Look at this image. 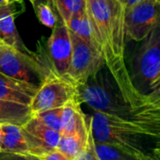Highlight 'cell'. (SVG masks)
Segmentation results:
<instances>
[{
  "mask_svg": "<svg viewBox=\"0 0 160 160\" xmlns=\"http://www.w3.org/2000/svg\"><path fill=\"white\" fill-rule=\"evenodd\" d=\"M86 7L105 65L133 112L143 96L135 88L125 63V6L119 0H86Z\"/></svg>",
  "mask_w": 160,
  "mask_h": 160,
  "instance_id": "obj_1",
  "label": "cell"
},
{
  "mask_svg": "<svg viewBox=\"0 0 160 160\" xmlns=\"http://www.w3.org/2000/svg\"><path fill=\"white\" fill-rule=\"evenodd\" d=\"M91 130L95 142L112 145L138 159L146 153L140 144L144 135L131 119L94 111L91 117Z\"/></svg>",
  "mask_w": 160,
  "mask_h": 160,
  "instance_id": "obj_2",
  "label": "cell"
},
{
  "mask_svg": "<svg viewBox=\"0 0 160 160\" xmlns=\"http://www.w3.org/2000/svg\"><path fill=\"white\" fill-rule=\"evenodd\" d=\"M112 76L103 74L101 70L88 81L77 86V97L81 104L88 105L94 111L131 119L132 109L123 99Z\"/></svg>",
  "mask_w": 160,
  "mask_h": 160,
  "instance_id": "obj_3",
  "label": "cell"
},
{
  "mask_svg": "<svg viewBox=\"0 0 160 160\" xmlns=\"http://www.w3.org/2000/svg\"><path fill=\"white\" fill-rule=\"evenodd\" d=\"M140 42L130 76L135 88L144 96L160 77V21Z\"/></svg>",
  "mask_w": 160,
  "mask_h": 160,
  "instance_id": "obj_4",
  "label": "cell"
},
{
  "mask_svg": "<svg viewBox=\"0 0 160 160\" xmlns=\"http://www.w3.org/2000/svg\"><path fill=\"white\" fill-rule=\"evenodd\" d=\"M74 99H78L77 87L49 69L29 105V108L33 116L45 110L62 108Z\"/></svg>",
  "mask_w": 160,
  "mask_h": 160,
  "instance_id": "obj_5",
  "label": "cell"
},
{
  "mask_svg": "<svg viewBox=\"0 0 160 160\" xmlns=\"http://www.w3.org/2000/svg\"><path fill=\"white\" fill-rule=\"evenodd\" d=\"M0 72L40 86L46 75V68L33 55L0 42Z\"/></svg>",
  "mask_w": 160,
  "mask_h": 160,
  "instance_id": "obj_6",
  "label": "cell"
},
{
  "mask_svg": "<svg viewBox=\"0 0 160 160\" xmlns=\"http://www.w3.org/2000/svg\"><path fill=\"white\" fill-rule=\"evenodd\" d=\"M72 41V58L64 78L76 87L88 81L105 65L103 56L88 45L81 38L69 29Z\"/></svg>",
  "mask_w": 160,
  "mask_h": 160,
  "instance_id": "obj_7",
  "label": "cell"
},
{
  "mask_svg": "<svg viewBox=\"0 0 160 160\" xmlns=\"http://www.w3.org/2000/svg\"><path fill=\"white\" fill-rule=\"evenodd\" d=\"M160 21V0H141L125 8V36L130 40L141 42Z\"/></svg>",
  "mask_w": 160,
  "mask_h": 160,
  "instance_id": "obj_8",
  "label": "cell"
},
{
  "mask_svg": "<svg viewBox=\"0 0 160 160\" xmlns=\"http://www.w3.org/2000/svg\"><path fill=\"white\" fill-rule=\"evenodd\" d=\"M52 70L59 76L67 73L72 58V41L68 27L63 23L56 24L47 42Z\"/></svg>",
  "mask_w": 160,
  "mask_h": 160,
  "instance_id": "obj_9",
  "label": "cell"
},
{
  "mask_svg": "<svg viewBox=\"0 0 160 160\" xmlns=\"http://www.w3.org/2000/svg\"><path fill=\"white\" fill-rule=\"evenodd\" d=\"M23 133L28 146V155L38 157L58 147L60 132L51 129L31 117L23 126Z\"/></svg>",
  "mask_w": 160,
  "mask_h": 160,
  "instance_id": "obj_10",
  "label": "cell"
},
{
  "mask_svg": "<svg viewBox=\"0 0 160 160\" xmlns=\"http://www.w3.org/2000/svg\"><path fill=\"white\" fill-rule=\"evenodd\" d=\"M39 87L0 72V100L29 106Z\"/></svg>",
  "mask_w": 160,
  "mask_h": 160,
  "instance_id": "obj_11",
  "label": "cell"
},
{
  "mask_svg": "<svg viewBox=\"0 0 160 160\" xmlns=\"http://www.w3.org/2000/svg\"><path fill=\"white\" fill-rule=\"evenodd\" d=\"M81 103L78 99L68 102L62 108L61 135H82L88 136L90 132V121L87 122L83 113Z\"/></svg>",
  "mask_w": 160,
  "mask_h": 160,
  "instance_id": "obj_12",
  "label": "cell"
},
{
  "mask_svg": "<svg viewBox=\"0 0 160 160\" xmlns=\"http://www.w3.org/2000/svg\"><path fill=\"white\" fill-rule=\"evenodd\" d=\"M0 42L12 46L26 54L32 53L22 42L14 23V12L10 3L0 5Z\"/></svg>",
  "mask_w": 160,
  "mask_h": 160,
  "instance_id": "obj_13",
  "label": "cell"
},
{
  "mask_svg": "<svg viewBox=\"0 0 160 160\" xmlns=\"http://www.w3.org/2000/svg\"><path fill=\"white\" fill-rule=\"evenodd\" d=\"M66 26L75 35L81 38L88 45L102 55V50L97 42L95 30L88 14L87 7L84 11L72 15Z\"/></svg>",
  "mask_w": 160,
  "mask_h": 160,
  "instance_id": "obj_14",
  "label": "cell"
},
{
  "mask_svg": "<svg viewBox=\"0 0 160 160\" xmlns=\"http://www.w3.org/2000/svg\"><path fill=\"white\" fill-rule=\"evenodd\" d=\"M2 145L0 152L28 155V146L22 126L15 124H1Z\"/></svg>",
  "mask_w": 160,
  "mask_h": 160,
  "instance_id": "obj_15",
  "label": "cell"
},
{
  "mask_svg": "<svg viewBox=\"0 0 160 160\" xmlns=\"http://www.w3.org/2000/svg\"><path fill=\"white\" fill-rule=\"evenodd\" d=\"M32 117L29 106L0 100V124L23 126Z\"/></svg>",
  "mask_w": 160,
  "mask_h": 160,
  "instance_id": "obj_16",
  "label": "cell"
},
{
  "mask_svg": "<svg viewBox=\"0 0 160 160\" xmlns=\"http://www.w3.org/2000/svg\"><path fill=\"white\" fill-rule=\"evenodd\" d=\"M88 138L89 135H61L57 148L71 160H73V158L86 147Z\"/></svg>",
  "mask_w": 160,
  "mask_h": 160,
  "instance_id": "obj_17",
  "label": "cell"
},
{
  "mask_svg": "<svg viewBox=\"0 0 160 160\" xmlns=\"http://www.w3.org/2000/svg\"><path fill=\"white\" fill-rule=\"evenodd\" d=\"M53 6L61 17V22L65 25L71 17L86 9V0H52Z\"/></svg>",
  "mask_w": 160,
  "mask_h": 160,
  "instance_id": "obj_18",
  "label": "cell"
},
{
  "mask_svg": "<svg viewBox=\"0 0 160 160\" xmlns=\"http://www.w3.org/2000/svg\"><path fill=\"white\" fill-rule=\"evenodd\" d=\"M95 150L100 160H138L122 150L105 143L95 142Z\"/></svg>",
  "mask_w": 160,
  "mask_h": 160,
  "instance_id": "obj_19",
  "label": "cell"
},
{
  "mask_svg": "<svg viewBox=\"0 0 160 160\" xmlns=\"http://www.w3.org/2000/svg\"><path fill=\"white\" fill-rule=\"evenodd\" d=\"M63 108V107H62ZM62 108L45 110L33 115L42 123L47 127L60 132L61 134V117H62Z\"/></svg>",
  "mask_w": 160,
  "mask_h": 160,
  "instance_id": "obj_20",
  "label": "cell"
},
{
  "mask_svg": "<svg viewBox=\"0 0 160 160\" xmlns=\"http://www.w3.org/2000/svg\"><path fill=\"white\" fill-rule=\"evenodd\" d=\"M35 11L39 21L45 27L53 28L57 24V16L53 12L52 7L45 3H39L35 6Z\"/></svg>",
  "mask_w": 160,
  "mask_h": 160,
  "instance_id": "obj_21",
  "label": "cell"
},
{
  "mask_svg": "<svg viewBox=\"0 0 160 160\" xmlns=\"http://www.w3.org/2000/svg\"><path fill=\"white\" fill-rule=\"evenodd\" d=\"M73 160H100L96 150H95V142L92 135V130H91V121H90V133H89V138H88V142L86 147L80 152L74 158Z\"/></svg>",
  "mask_w": 160,
  "mask_h": 160,
  "instance_id": "obj_22",
  "label": "cell"
},
{
  "mask_svg": "<svg viewBox=\"0 0 160 160\" xmlns=\"http://www.w3.org/2000/svg\"><path fill=\"white\" fill-rule=\"evenodd\" d=\"M157 105H160V88L145 94L142 98L141 105L138 108L146 107V106H157Z\"/></svg>",
  "mask_w": 160,
  "mask_h": 160,
  "instance_id": "obj_23",
  "label": "cell"
},
{
  "mask_svg": "<svg viewBox=\"0 0 160 160\" xmlns=\"http://www.w3.org/2000/svg\"><path fill=\"white\" fill-rule=\"evenodd\" d=\"M38 160H71L68 156H66L61 151H59L58 148L51 150L38 157H36Z\"/></svg>",
  "mask_w": 160,
  "mask_h": 160,
  "instance_id": "obj_24",
  "label": "cell"
},
{
  "mask_svg": "<svg viewBox=\"0 0 160 160\" xmlns=\"http://www.w3.org/2000/svg\"><path fill=\"white\" fill-rule=\"evenodd\" d=\"M0 160H38L34 156L0 152Z\"/></svg>",
  "mask_w": 160,
  "mask_h": 160,
  "instance_id": "obj_25",
  "label": "cell"
},
{
  "mask_svg": "<svg viewBox=\"0 0 160 160\" xmlns=\"http://www.w3.org/2000/svg\"><path fill=\"white\" fill-rule=\"evenodd\" d=\"M155 138H157V141H156L155 146H154V148L152 149V152L158 158H160V132L156 134Z\"/></svg>",
  "mask_w": 160,
  "mask_h": 160,
  "instance_id": "obj_26",
  "label": "cell"
},
{
  "mask_svg": "<svg viewBox=\"0 0 160 160\" xmlns=\"http://www.w3.org/2000/svg\"><path fill=\"white\" fill-rule=\"evenodd\" d=\"M138 160H160V159L152 152H146L143 156L138 158Z\"/></svg>",
  "mask_w": 160,
  "mask_h": 160,
  "instance_id": "obj_27",
  "label": "cell"
},
{
  "mask_svg": "<svg viewBox=\"0 0 160 160\" xmlns=\"http://www.w3.org/2000/svg\"><path fill=\"white\" fill-rule=\"evenodd\" d=\"M140 1H141V0H125L124 6H125V8H129V7L135 5V4H137V3H138Z\"/></svg>",
  "mask_w": 160,
  "mask_h": 160,
  "instance_id": "obj_28",
  "label": "cell"
},
{
  "mask_svg": "<svg viewBox=\"0 0 160 160\" xmlns=\"http://www.w3.org/2000/svg\"><path fill=\"white\" fill-rule=\"evenodd\" d=\"M39 3H45V4L50 5L51 7L53 6V1H52V0H34V8Z\"/></svg>",
  "mask_w": 160,
  "mask_h": 160,
  "instance_id": "obj_29",
  "label": "cell"
},
{
  "mask_svg": "<svg viewBox=\"0 0 160 160\" xmlns=\"http://www.w3.org/2000/svg\"><path fill=\"white\" fill-rule=\"evenodd\" d=\"M160 88V77L156 80V81L153 83V85L152 86V88H151V90L149 91V92H152V91H155V90H157V89H159ZM148 92V93H149Z\"/></svg>",
  "mask_w": 160,
  "mask_h": 160,
  "instance_id": "obj_30",
  "label": "cell"
},
{
  "mask_svg": "<svg viewBox=\"0 0 160 160\" xmlns=\"http://www.w3.org/2000/svg\"><path fill=\"white\" fill-rule=\"evenodd\" d=\"M5 1L7 2V3H13V2H22V1H24V0H5ZM28 1H29L33 6H34V0H28Z\"/></svg>",
  "mask_w": 160,
  "mask_h": 160,
  "instance_id": "obj_31",
  "label": "cell"
},
{
  "mask_svg": "<svg viewBox=\"0 0 160 160\" xmlns=\"http://www.w3.org/2000/svg\"><path fill=\"white\" fill-rule=\"evenodd\" d=\"M2 145V129H1V124H0V149H1Z\"/></svg>",
  "mask_w": 160,
  "mask_h": 160,
  "instance_id": "obj_32",
  "label": "cell"
},
{
  "mask_svg": "<svg viewBox=\"0 0 160 160\" xmlns=\"http://www.w3.org/2000/svg\"><path fill=\"white\" fill-rule=\"evenodd\" d=\"M6 1H5V0H0V5H1V4H3V3H5Z\"/></svg>",
  "mask_w": 160,
  "mask_h": 160,
  "instance_id": "obj_33",
  "label": "cell"
},
{
  "mask_svg": "<svg viewBox=\"0 0 160 160\" xmlns=\"http://www.w3.org/2000/svg\"><path fill=\"white\" fill-rule=\"evenodd\" d=\"M119 1L122 4H125V0H119Z\"/></svg>",
  "mask_w": 160,
  "mask_h": 160,
  "instance_id": "obj_34",
  "label": "cell"
},
{
  "mask_svg": "<svg viewBox=\"0 0 160 160\" xmlns=\"http://www.w3.org/2000/svg\"><path fill=\"white\" fill-rule=\"evenodd\" d=\"M159 159H160V158H159Z\"/></svg>",
  "mask_w": 160,
  "mask_h": 160,
  "instance_id": "obj_35",
  "label": "cell"
}]
</instances>
